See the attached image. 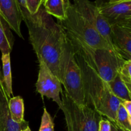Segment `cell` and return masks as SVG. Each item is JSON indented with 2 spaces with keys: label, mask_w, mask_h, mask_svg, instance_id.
Instances as JSON below:
<instances>
[{
  "label": "cell",
  "mask_w": 131,
  "mask_h": 131,
  "mask_svg": "<svg viewBox=\"0 0 131 131\" xmlns=\"http://www.w3.org/2000/svg\"><path fill=\"white\" fill-rule=\"evenodd\" d=\"M115 124L119 127L131 131V116L128 115L124 106L120 104L116 113Z\"/></svg>",
  "instance_id": "cell-18"
},
{
  "label": "cell",
  "mask_w": 131,
  "mask_h": 131,
  "mask_svg": "<svg viewBox=\"0 0 131 131\" xmlns=\"http://www.w3.org/2000/svg\"><path fill=\"white\" fill-rule=\"evenodd\" d=\"M101 15L110 26H131V1L120 3H95Z\"/></svg>",
  "instance_id": "cell-9"
},
{
  "label": "cell",
  "mask_w": 131,
  "mask_h": 131,
  "mask_svg": "<svg viewBox=\"0 0 131 131\" xmlns=\"http://www.w3.org/2000/svg\"><path fill=\"white\" fill-rule=\"evenodd\" d=\"M1 19H2V17H1V15H0V22H1Z\"/></svg>",
  "instance_id": "cell-29"
},
{
  "label": "cell",
  "mask_w": 131,
  "mask_h": 131,
  "mask_svg": "<svg viewBox=\"0 0 131 131\" xmlns=\"http://www.w3.org/2000/svg\"><path fill=\"white\" fill-rule=\"evenodd\" d=\"M110 38L115 51L125 60H131V26H110Z\"/></svg>",
  "instance_id": "cell-10"
},
{
  "label": "cell",
  "mask_w": 131,
  "mask_h": 131,
  "mask_svg": "<svg viewBox=\"0 0 131 131\" xmlns=\"http://www.w3.org/2000/svg\"><path fill=\"white\" fill-rule=\"evenodd\" d=\"M111 122L107 119H104L102 118L99 123L98 131H111Z\"/></svg>",
  "instance_id": "cell-22"
},
{
  "label": "cell",
  "mask_w": 131,
  "mask_h": 131,
  "mask_svg": "<svg viewBox=\"0 0 131 131\" xmlns=\"http://www.w3.org/2000/svg\"><path fill=\"white\" fill-rule=\"evenodd\" d=\"M11 28L2 17L0 22V51L1 54H10L14 43Z\"/></svg>",
  "instance_id": "cell-14"
},
{
  "label": "cell",
  "mask_w": 131,
  "mask_h": 131,
  "mask_svg": "<svg viewBox=\"0 0 131 131\" xmlns=\"http://www.w3.org/2000/svg\"><path fill=\"white\" fill-rule=\"evenodd\" d=\"M22 131H31V129H30V128H29V127L28 126V127H26L25 129H23V130H22Z\"/></svg>",
  "instance_id": "cell-27"
},
{
  "label": "cell",
  "mask_w": 131,
  "mask_h": 131,
  "mask_svg": "<svg viewBox=\"0 0 131 131\" xmlns=\"http://www.w3.org/2000/svg\"><path fill=\"white\" fill-rule=\"evenodd\" d=\"M0 15L8 24L12 30L24 39L20 31L23 14L17 0H0Z\"/></svg>",
  "instance_id": "cell-11"
},
{
  "label": "cell",
  "mask_w": 131,
  "mask_h": 131,
  "mask_svg": "<svg viewBox=\"0 0 131 131\" xmlns=\"http://www.w3.org/2000/svg\"><path fill=\"white\" fill-rule=\"evenodd\" d=\"M121 104L124 106L125 110L127 112L128 115L131 116V101H122Z\"/></svg>",
  "instance_id": "cell-23"
},
{
  "label": "cell",
  "mask_w": 131,
  "mask_h": 131,
  "mask_svg": "<svg viewBox=\"0 0 131 131\" xmlns=\"http://www.w3.org/2000/svg\"><path fill=\"white\" fill-rule=\"evenodd\" d=\"M54 124L52 118L47 111L46 108L44 107L39 131H54Z\"/></svg>",
  "instance_id": "cell-20"
},
{
  "label": "cell",
  "mask_w": 131,
  "mask_h": 131,
  "mask_svg": "<svg viewBox=\"0 0 131 131\" xmlns=\"http://www.w3.org/2000/svg\"><path fill=\"white\" fill-rule=\"evenodd\" d=\"M42 5L47 14L55 17L58 20L66 19L67 7L63 0H44Z\"/></svg>",
  "instance_id": "cell-15"
},
{
  "label": "cell",
  "mask_w": 131,
  "mask_h": 131,
  "mask_svg": "<svg viewBox=\"0 0 131 131\" xmlns=\"http://www.w3.org/2000/svg\"><path fill=\"white\" fill-rule=\"evenodd\" d=\"M43 0H26L27 9L29 14H35L42 6Z\"/></svg>",
  "instance_id": "cell-21"
},
{
  "label": "cell",
  "mask_w": 131,
  "mask_h": 131,
  "mask_svg": "<svg viewBox=\"0 0 131 131\" xmlns=\"http://www.w3.org/2000/svg\"><path fill=\"white\" fill-rule=\"evenodd\" d=\"M61 84L65 88L64 92L75 103L79 105H86L81 71L74 58L72 47Z\"/></svg>",
  "instance_id": "cell-6"
},
{
  "label": "cell",
  "mask_w": 131,
  "mask_h": 131,
  "mask_svg": "<svg viewBox=\"0 0 131 131\" xmlns=\"http://www.w3.org/2000/svg\"><path fill=\"white\" fill-rule=\"evenodd\" d=\"M29 41L38 61L45 63L62 83L71 46L62 27L41 6L35 14L23 13Z\"/></svg>",
  "instance_id": "cell-1"
},
{
  "label": "cell",
  "mask_w": 131,
  "mask_h": 131,
  "mask_svg": "<svg viewBox=\"0 0 131 131\" xmlns=\"http://www.w3.org/2000/svg\"><path fill=\"white\" fill-rule=\"evenodd\" d=\"M58 23L68 35L90 47L109 49L115 51L97 29L75 10L73 4H70L67 8L66 19L58 20Z\"/></svg>",
  "instance_id": "cell-4"
},
{
  "label": "cell",
  "mask_w": 131,
  "mask_h": 131,
  "mask_svg": "<svg viewBox=\"0 0 131 131\" xmlns=\"http://www.w3.org/2000/svg\"><path fill=\"white\" fill-rule=\"evenodd\" d=\"M39 71L36 83V90L42 97L51 99L62 108V101L60 93L62 91L60 79L51 72L48 67L42 61H38Z\"/></svg>",
  "instance_id": "cell-7"
},
{
  "label": "cell",
  "mask_w": 131,
  "mask_h": 131,
  "mask_svg": "<svg viewBox=\"0 0 131 131\" xmlns=\"http://www.w3.org/2000/svg\"><path fill=\"white\" fill-rule=\"evenodd\" d=\"M43 1H44V0H43Z\"/></svg>",
  "instance_id": "cell-30"
},
{
  "label": "cell",
  "mask_w": 131,
  "mask_h": 131,
  "mask_svg": "<svg viewBox=\"0 0 131 131\" xmlns=\"http://www.w3.org/2000/svg\"><path fill=\"white\" fill-rule=\"evenodd\" d=\"M131 1V0H109L108 2L112 3H120V2H124V1Z\"/></svg>",
  "instance_id": "cell-25"
},
{
  "label": "cell",
  "mask_w": 131,
  "mask_h": 131,
  "mask_svg": "<svg viewBox=\"0 0 131 131\" xmlns=\"http://www.w3.org/2000/svg\"><path fill=\"white\" fill-rule=\"evenodd\" d=\"M8 109L12 118L17 123L21 124L24 120V101L20 96L10 97L8 101Z\"/></svg>",
  "instance_id": "cell-16"
},
{
  "label": "cell",
  "mask_w": 131,
  "mask_h": 131,
  "mask_svg": "<svg viewBox=\"0 0 131 131\" xmlns=\"http://www.w3.org/2000/svg\"><path fill=\"white\" fill-rule=\"evenodd\" d=\"M111 122V131H128L125 129H122L121 127H118L113 122Z\"/></svg>",
  "instance_id": "cell-24"
},
{
  "label": "cell",
  "mask_w": 131,
  "mask_h": 131,
  "mask_svg": "<svg viewBox=\"0 0 131 131\" xmlns=\"http://www.w3.org/2000/svg\"><path fill=\"white\" fill-rule=\"evenodd\" d=\"M1 61L3 66L2 82L8 95L10 97L13 95L10 54H2Z\"/></svg>",
  "instance_id": "cell-17"
},
{
  "label": "cell",
  "mask_w": 131,
  "mask_h": 131,
  "mask_svg": "<svg viewBox=\"0 0 131 131\" xmlns=\"http://www.w3.org/2000/svg\"><path fill=\"white\" fill-rule=\"evenodd\" d=\"M113 94L121 101H131V88H129L121 79L118 74L112 80L107 83Z\"/></svg>",
  "instance_id": "cell-13"
},
{
  "label": "cell",
  "mask_w": 131,
  "mask_h": 131,
  "mask_svg": "<svg viewBox=\"0 0 131 131\" xmlns=\"http://www.w3.org/2000/svg\"><path fill=\"white\" fill-rule=\"evenodd\" d=\"M60 94L67 131H98L103 118L99 113L86 105L75 103L64 91Z\"/></svg>",
  "instance_id": "cell-5"
},
{
  "label": "cell",
  "mask_w": 131,
  "mask_h": 131,
  "mask_svg": "<svg viewBox=\"0 0 131 131\" xmlns=\"http://www.w3.org/2000/svg\"><path fill=\"white\" fill-rule=\"evenodd\" d=\"M1 81H2V78H1V67H0V83H1Z\"/></svg>",
  "instance_id": "cell-28"
},
{
  "label": "cell",
  "mask_w": 131,
  "mask_h": 131,
  "mask_svg": "<svg viewBox=\"0 0 131 131\" xmlns=\"http://www.w3.org/2000/svg\"><path fill=\"white\" fill-rule=\"evenodd\" d=\"M67 35L72 47L79 52L107 83L114 79L127 61L113 50L92 47L67 34Z\"/></svg>",
  "instance_id": "cell-3"
},
{
  "label": "cell",
  "mask_w": 131,
  "mask_h": 131,
  "mask_svg": "<svg viewBox=\"0 0 131 131\" xmlns=\"http://www.w3.org/2000/svg\"><path fill=\"white\" fill-rule=\"evenodd\" d=\"M118 73L123 81L129 88H131V60L125 61Z\"/></svg>",
  "instance_id": "cell-19"
},
{
  "label": "cell",
  "mask_w": 131,
  "mask_h": 131,
  "mask_svg": "<svg viewBox=\"0 0 131 131\" xmlns=\"http://www.w3.org/2000/svg\"><path fill=\"white\" fill-rule=\"evenodd\" d=\"M63 1L64 3H65V6H66L67 8L70 6V4H71L70 2V0H63Z\"/></svg>",
  "instance_id": "cell-26"
},
{
  "label": "cell",
  "mask_w": 131,
  "mask_h": 131,
  "mask_svg": "<svg viewBox=\"0 0 131 131\" xmlns=\"http://www.w3.org/2000/svg\"><path fill=\"white\" fill-rule=\"evenodd\" d=\"M72 49L74 58L81 71L86 105L102 117L104 116L110 122H115L122 101L113 94L107 82L101 78L95 69L79 52L72 47Z\"/></svg>",
  "instance_id": "cell-2"
},
{
  "label": "cell",
  "mask_w": 131,
  "mask_h": 131,
  "mask_svg": "<svg viewBox=\"0 0 131 131\" xmlns=\"http://www.w3.org/2000/svg\"><path fill=\"white\" fill-rule=\"evenodd\" d=\"M10 98L1 81L0 83V131H22L29 126V123L25 120L24 122L19 124L12 118L8 109Z\"/></svg>",
  "instance_id": "cell-12"
},
{
  "label": "cell",
  "mask_w": 131,
  "mask_h": 131,
  "mask_svg": "<svg viewBox=\"0 0 131 131\" xmlns=\"http://www.w3.org/2000/svg\"><path fill=\"white\" fill-rule=\"evenodd\" d=\"M73 1V5L75 10L97 29L107 43L113 48L110 38V26L106 19L101 14L95 3H93L89 0Z\"/></svg>",
  "instance_id": "cell-8"
}]
</instances>
